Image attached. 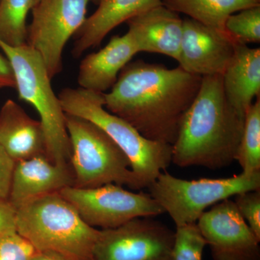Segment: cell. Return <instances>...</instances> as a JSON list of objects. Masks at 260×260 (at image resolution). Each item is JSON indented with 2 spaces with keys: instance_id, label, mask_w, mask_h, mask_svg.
<instances>
[{
  "instance_id": "1",
  "label": "cell",
  "mask_w": 260,
  "mask_h": 260,
  "mask_svg": "<svg viewBox=\"0 0 260 260\" xmlns=\"http://www.w3.org/2000/svg\"><path fill=\"white\" fill-rule=\"evenodd\" d=\"M202 78L179 66L169 69L143 60L129 61L110 91L103 93L104 107L147 139L173 145Z\"/></svg>"
},
{
  "instance_id": "2",
  "label": "cell",
  "mask_w": 260,
  "mask_h": 260,
  "mask_svg": "<svg viewBox=\"0 0 260 260\" xmlns=\"http://www.w3.org/2000/svg\"><path fill=\"white\" fill-rule=\"evenodd\" d=\"M244 123L228 102L222 75L203 77L172 145V162L214 170L228 167L235 160Z\"/></svg>"
},
{
  "instance_id": "3",
  "label": "cell",
  "mask_w": 260,
  "mask_h": 260,
  "mask_svg": "<svg viewBox=\"0 0 260 260\" xmlns=\"http://www.w3.org/2000/svg\"><path fill=\"white\" fill-rule=\"evenodd\" d=\"M17 232L38 251L68 260H93L100 230L90 226L59 192L32 200L17 209Z\"/></svg>"
},
{
  "instance_id": "4",
  "label": "cell",
  "mask_w": 260,
  "mask_h": 260,
  "mask_svg": "<svg viewBox=\"0 0 260 260\" xmlns=\"http://www.w3.org/2000/svg\"><path fill=\"white\" fill-rule=\"evenodd\" d=\"M65 114L90 121L104 130L129 158L140 189L148 188L172 162V145L147 139L129 123L108 112L103 93L82 88L58 95Z\"/></svg>"
},
{
  "instance_id": "5",
  "label": "cell",
  "mask_w": 260,
  "mask_h": 260,
  "mask_svg": "<svg viewBox=\"0 0 260 260\" xmlns=\"http://www.w3.org/2000/svg\"><path fill=\"white\" fill-rule=\"evenodd\" d=\"M0 49L11 65L19 98L32 105L40 116L47 158L57 165H70L71 148L65 113L42 58L27 44L14 47L0 42Z\"/></svg>"
},
{
  "instance_id": "6",
  "label": "cell",
  "mask_w": 260,
  "mask_h": 260,
  "mask_svg": "<svg viewBox=\"0 0 260 260\" xmlns=\"http://www.w3.org/2000/svg\"><path fill=\"white\" fill-rule=\"evenodd\" d=\"M69 135L73 186L93 188L108 184L140 190L126 154L104 131L90 121L65 114Z\"/></svg>"
},
{
  "instance_id": "7",
  "label": "cell",
  "mask_w": 260,
  "mask_h": 260,
  "mask_svg": "<svg viewBox=\"0 0 260 260\" xmlns=\"http://www.w3.org/2000/svg\"><path fill=\"white\" fill-rule=\"evenodd\" d=\"M149 194L169 214L176 227L196 223L207 208L242 193L260 189V172L223 179L185 180L167 171L148 186Z\"/></svg>"
},
{
  "instance_id": "8",
  "label": "cell",
  "mask_w": 260,
  "mask_h": 260,
  "mask_svg": "<svg viewBox=\"0 0 260 260\" xmlns=\"http://www.w3.org/2000/svg\"><path fill=\"white\" fill-rule=\"evenodd\" d=\"M90 226L112 229L137 218L165 213L150 194L128 191L122 186L108 184L93 188L68 186L59 191Z\"/></svg>"
},
{
  "instance_id": "9",
  "label": "cell",
  "mask_w": 260,
  "mask_h": 260,
  "mask_svg": "<svg viewBox=\"0 0 260 260\" xmlns=\"http://www.w3.org/2000/svg\"><path fill=\"white\" fill-rule=\"evenodd\" d=\"M93 0H39L32 10L27 45L41 56L52 80L62 70V53L86 20Z\"/></svg>"
},
{
  "instance_id": "10",
  "label": "cell",
  "mask_w": 260,
  "mask_h": 260,
  "mask_svg": "<svg viewBox=\"0 0 260 260\" xmlns=\"http://www.w3.org/2000/svg\"><path fill=\"white\" fill-rule=\"evenodd\" d=\"M175 232L150 217L100 230L93 260H172Z\"/></svg>"
},
{
  "instance_id": "11",
  "label": "cell",
  "mask_w": 260,
  "mask_h": 260,
  "mask_svg": "<svg viewBox=\"0 0 260 260\" xmlns=\"http://www.w3.org/2000/svg\"><path fill=\"white\" fill-rule=\"evenodd\" d=\"M196 223L214 260H260V240L233 200L213 205Z\"/></svg>"
},
{
  "instance_id": "12",
  "label": "cell",
  "mask_w": 260,
  "mask_h": 260,
  "mask_svg": "<svg viewBox=\"0 0 260 260\" xmlns=\"http://www.w3.org/2000/svg\"><path fill=\"white\" fill-rule=\"evenodd\" d=\"M235 44L226 31L184 19L179 66L202 78L222 75L234 55Z\"/></svg>"
},
{
  "instance_id": "13",
  "label": "cell",
  "mask_w": 260,
  "mask_h": 260,
  "mask_svg": "<svg viewBox=\"0 0 260 260\" xmlns=\"http://www.w3.org/2000/svg\"><path fill=\"white\" fill-rule=\"evenodd\" d=\"M74 184L70 165H57L47 155L15 162L8 200L15 209L25 203Z\"/></svg>"
},
{
  "instance_id": "14",
  "label": "cell",
  "mask_w": 260,
  "mask_h": 260,
  "mask_svg": "<svg viewBox=\"0 0 260 260\" xmlns=\"http://www.w3.org/2000/svg\"><path fill=\"white\" fill-rule=\"evenodd\" d=\"M126 23L138 53H157L178 61L183 32V20L178 13L160 5Z\"/></svg>"
},
{
  "instance_id": "15",
  "label": "cell",
  "mask_w": 260,
  "mask_h": 260,
  "mask_svg": "<svg viewBox=\"0 0 260 260\" xmlns=\"http://www.w3.org/2000/svg\"><path fill=\"white\" fill-rule=\"evenodd\" d=\"M0 146L15 162L47 155L42 123L11 99L0 109Z\"/></svg>"
},
{
  "instance_id": "16",
  "label": "cell",
  "mask_w": 260,
  "mask_h": 260,
  "mask_svg": "<svg viewBox=\"0 0 260 260\" xmlns=\"http://www.w3.org/2000/svg\"><path fill=\"white\" fill-rule=\"evenodd\" d=\"M138 51L128 32L114 36L106 47L85 56L80 65V88L104 93L112 88L118 75Z\"/></svg>"
},
{
  "instance_id": "17",
  "label": "cell",
  "mask_w": 260,
  "mask_h": 260,
  "mask_svg": "<svg viewBox=\"0 0 260 260\" xmlns=\"http://www.w3.org/2000/svg\"><path fill=\"white\" fill-rule=\"evenodd\" d=\"M160 5V0H100L95 13L75 34L73 56L79 58L88 49L99 46L118 25Z\"/></svg>"
},
{
  "instance_id": "18",
  "label": "cell",
  "mask_w": 260,
  "mask_h": 260,
  "mask_svg": "<svg viewBox=\"0 0 260 260\" xmlns=\"http://www.w3.org/2000/svg\"><path fill=\"white\" fill-rule=\"evenodd\" d=\"M224 94L244 119L254 98L260 94V49L236 42L235 51L222 75Z\"/></svg>"
},
{
  "instance_id": "19",
  "label": "cell",
  "mask_w": 260,
  "mask_h": 260,
  "mask_svg": "<svg viewBox=\"0 0 260 260\" xmlns=\"http://www.w3.org/2000/svg\"><path fill=\"white\" fill-rule=\"evenodd\" d=\"M162 5L177 13L211 28L225 30L231 15L260 5L259 0H160Z\"/></svg>"
},
{
  "instance_id": "20",
  "label": "cell",
  "mask_w": 260,
  "mask_h": 260,
  "mask_svg": "<svg viewBox=\"0 0 260 260\" xmlns=\"http://www.w3.org/2000/svg\"><path fill=\"white\" fill-rule=\"evenodd\" d=\"M39 0H0V42L20 47L27 42V16Z\"/></svg>"
},
{
  "instance_id": "21",
  "label": "cell",
  "mask_w": 260,
  "mask_h": 260,
  "mask_svg": "<svg viewBox=\"0 0 260 260\" xmlns=\"http://www.w3.org/2000/svg\"><path fill=\"white\" fill-rule=\"evenodd\" d=\"M235 160L242 172H260V99L248 109L244 116V129Z\"/></svg>"
},
{
  "instance_id": "22",
  "label": "cell",
  "mask_w": 260,
  "mask_h": 260,
  "mask_svg": "<svg viewBox=\"0 0 260 260\" xmlns=\"http://www.w3.org/2000/svg\"><path fill=\"white\" fill-rule=\"evenodd\" d=\"M225 30L236 42L259 43L260 5L231 15L225 21Z\"/></svg>"
},
{
  "instance_id": "23",
  "label": "cell",
  "mask_w": 260,
  "mask_h": 260,
  "mask_svg": "<svg viewBox=\"0 0 260 260\" xmlns=\"http://www.w3.org/2000/svg\"><path fill=\"white\" fill-rule=\"evenodd\" d=\"M206 245L197 223L177 226L172 260H203V250Z\"/></svg>"
},
{
  "instance_id": "24",
  "label": "cell",
  "mask_w": 260,
  "mask_h": 260,
  "mask_svg": "<svg viewBox=\"0 0 260 260\" xmlns=\"http://www.w3.org/2000/svg\"><path fill=\"white\" fill-rule=\"evenodd\" d=\"M37 251L18 232L0 237V260H31Z\"/></svg>"
},
{
  "instance_id": "25",
  "label": "cell",
  "mask_w": 260,
  "mask_h": 260,
  "mask_svg": "<svg viewBox=\"0 0 260 260\" xmlns=\"http://www.w3.org/2000/svg\"><path fill=\"white\" fill-rule=\"evenodd\" d=\"M234 197L238 210L260 240V189Z\"/></svg>"
},
{
  "instance_id": "26",
  "label": "cell",
  "mask_w": 260,
  "mask_h": 260,
  "mask_svg": "<svg viewBox=\"0 0 260 260\" xmlns=\"http://www.w3.org/2000/svg\"><path fill=\"white\" fill-rule=\"evenodd\" d=\"M15 161L0 146V198L8 200Z\"/></svg>"
},
{
  "instance_id": "27",
  "label": "cell",
  "mask_w": 260,
  "mask_h": 260,
  "mask_svg": "<svg viewBox=\"0 0 260 260\" xmlns=\"http://www.w3.org/2000/svg\"><path fill=\"white\" fill-rule=\"evenodd\" d=\"M17 210L9 200L0 198V237L17 232Z\"/></svg>"
},
{
  "instance_id": "28",
  "label": "cell",
  "mask_w": 260,
  "mask_h": 260,
  "mask_svg": "<svg viewBox=\"0 0 260 260\" xmlns=\"http://www.w3.org/2000/svg\"><path fill=\"white\" fill-rule=\"evenodd\" d=\"M4 88H15V80L9 61L0 54V89Z\"/></svg>"
},
{
  "instance_id": "29",
  "label": "cell",
  "mask_w": 260,
  "mask_h": 260,
  "mask_svg": "<svg viewBox=\"0 0 260 260\" xmlns=\"http://www.w3.org/2000/svg\"><path fill=\"white\" fill-rule=\"evenodd\" d=\"M31 260H68L54 253L37 251Z\"/></svg>"
},
{
  "instance_id": "30",
  "label": "cell",
  "mask_w": 260,
  "mask_h": 260,
  "mask_svg": "<svg viewBox=\"0 0 260 260\" xmlns=\"http://www.w3.org/2000/svg\"><path fill=\"white\" fill-rule=\"evenodd\" d=\"M94 1H95V2H96L97 3H99V1H100V0H94Z\"/></svg>"
}]
</instances>
